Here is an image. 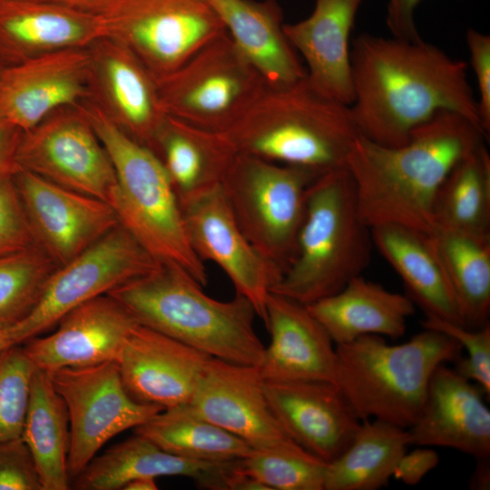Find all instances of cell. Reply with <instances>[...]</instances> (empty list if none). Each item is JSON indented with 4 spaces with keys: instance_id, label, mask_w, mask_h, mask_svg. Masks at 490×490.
Here are the masks:
<instances>
[{
    "instance_id": "cell-1",
    "label": "cell",
    "mask_w": 490,
    "mask_h": 490,
    "mask_svg": "<svg viewBox=\"0 0 490 490\" xmlns=\"http://www.w3.org/2000/svg\"><path fill=\"white\" fill-rule=\"evenodd\" d=\"M350 54L354 98L349 108L364 137L402 145L441 111L457 113L482 130L466 62L423 39L368 34L352 41Z\"/></svg>"
},
{
    "instance_id": "cell-2",
    "label": "cell",
    "mask_w": 490,
    "mask_h": 490,
    "mask_svg": "<svg viewBox=\"0 0 490 490\" xmlns=\"http://www.w3.org/2000/svg\"><path fill=\"white\" fill-rule=\"evenodd\" d=\"M486 138L471 121L450 111L436 113L398 146L380 144L358 133L345 168L354 183L361 220L369 228L398 224L431 234L443 181Z\"/></svg>"
},
{
    "instance_id": "cell-3",
    "label": "cell",
    "mask_w": 490,
    "mask_h": 490,
    "mask_svg": "<svg viewBox=\"0 0 490 490\" xmlns=\"http://www.w3.org/2000/svg\"><path fill=\"white\" fill-rule=\"evenodd\" d=\"M180 265L156 266L107 293L141 325L212 358L259 366L264 348L254 328L252 304L237 294L228 301L208 296Z\"/></svg>"
},
{
    "instance_id": "cell-4",
    "label": "cell",
    "mask_w": 490,
    "mask_h": 490,
    "mask_svg": "<svg viewBox=\"0 0 490 490\" xmlns=\"http://www.w3.org/2000/svg\"><path fill=\"white\" fill-rule=\"evenodd\" d=\"M224 132L240 153L320 175L345 167L358 134L349 106L318 92L306 76L285 86L267 84Z\"/></svg>"
},
{
    "instance_id": "cell-5",
    "label": "cell",
    "mask_w": 490,
    "mask_h": 490,
    "mask_svg": "<svg viewBox=\"0 0 490 490\" xmlns=\"http://www.w3.org/2000/svg\"><path fill=\"white\" fill-rule=\"evenodd\" d=\"M462 348L451 337L424 328L401 344L365 335L336 345L339 387L357 416L409 428L423 409L436 368L456 361Z\"/></svg>"
},
{
    "instance_id": "cell-6",
    "label": "cell",
    "mask_w": 490,
    "mask_h": 490,
    "mask_svg": "<svg viewBox=\"0 0 490 490\" xmlns=\"http://www.w3.org/2000/svg\"><path fill=\"white\" fill-rule=\"evenodd\" d=\"M372 246L349 172L345 167L325 172L309 188L295 255L270 292L305 305L330 296L361 275Z\"/></svg>"
},
{
    "instance_id": "cell-7",
    "label": "cell",
    "mask_w": 490,
    "mask_h": 490,
    "mask_svg": "<svg viewBox=\"0 0 490 490\" xmlns=\"http://www.w3.org/2000/svg\"><path fill=\"white\" fill-rule=\"evenodd\" d=\"M83 105L115 172L119 223L156 260L174 262L207 285L205 264L190 244L180 201L158 157L93 103Z\"/></svg>"
},
{
    "instance_id": "cell-8",
    "label": "cell",
    "mask_w": 490,
    "mask_h": 490,
    "mask_svg": "<svg viewBox=\"0 0 490 490\" xmlns=\"http://www.w3.org/2000/svg\"><path fill=\"white\" fill-rule=\"evenodd\" d=\"M318 176L238 152L220 184L245 237L281 276L295 255L308 191Z\"/></svg>"
},
{
    "instance_id": "cell-9",
    "label": "cell",
    "mask_w": 490,
    "mask_h": 490,
    "mask_svg": "<svg viewBox=\"0 0 490 490\" xmlns=\"http://www.w3.org/2000/svg\"><path fill=\"white\" fill-rule=\"evenodd\" d=\"M156 81L167 115L218 132L230 128L267 85L228 33Z\"/></svg>"
},
{
    "instance_id": "cell-10",
    "label": "cell",
    "mask_w": 490,
    "mask_h": 490,
    "mask_svg": "<svg viewBox=\"0 0 490 490\" xmlns=\"http://www.w3.org/2000/svg\"><path fill=\"white\" fill-rule=\"evenodd\" d=\"M101 18L104 35L131 50L156 80L227 34L209 0H118Z\"/></svg>"
},
{
    "instance_id": "cell-11",
    "label": "cell",
    "mask_w": 490,
    "mask_h": 490,
    "mask_svg": "<svg viewBox=\"0 0 490 490\" xmlns=\"http://www.w3.org/2000/svg\"><path fill=\"white\" fill-rule=\"evenodd\" d=\"M17 169L111 205L117 180L111 159L83 103L57 109L23 132Z\"/></svg>"
},
{
    "instance_id": "cell-12",
    "label": "cell",
    "mask_w": 490,
    "mask_h": 490,
    "mask_svg": "<svg viewBox=\"0 0 490 490\" xmlns=\"http://www.w3.org/2000/svg\"><path fill=\"white\" fill-rule=\"evenodd\" d=\"M158 262L121 224L50 276L34 309L10 326L16 345L56 325L75 307L152 270Z\"/></svg>"
},
{
    "instance_id": "cell-13",
    "label": "cell",
    "mask_w": 490,
    "mask_h": 490,
    "mask_svg": "<svg viewBox=\"0 0 490 490\" xmlns=\"http://www.w3.org/2000/svg\"><path fill=\"white\" fill-rule=\"evenodd\" d=\"M51 373L69 416L68 472L73 480L116 435L136 428L161 407L141 404L127 393L115 361L64 368Z\"/></svg>"
},
{
    "instance_id": "cell-14",
    "label": "cell",
    "mask_w": 490,
    "mask_h": 490,
    "mask_svg": "<svg viewBox=\"0 0 490 490\" xmlns=\"http://www.w3.org/2000/svg\"><path fill=\"white\" fill-rule=\"evenodd\" d=\"M181 204L190 244L204 262L217 264L264 322L266 301L281 272L268 262L245 237L221 186Z\"/></svg>"
},
{
    "instance_id": "cell-15",
    "label": "cell",
    "mask_w": 490,
    "mask_h": 490,
    "mask_svg": "<svg viewBox=\"0 0 490 490\" xmlns=\"http://www.w3.org/2000/svg\"><path fill=\"white\" fill-rule=\"evenodd\" d=\"M257 366L211 357L189 405L255 451L301 448L284 432L266 398Z\"/></svg>"
},
{
    "instance_id": "cell-16",
    "label": "cell",
    "mask_w": 490,
    "mask_h": 490,
    "mask_svg": "<svg viewBox=\"0 0 490 490\" xmlns=\"http://www.w3.org/2000/svg\"><path fill=\"white\" fill-rule=\"evenodd\" d=\"M13 178L35 246L58 267L120 224L113 207L102 200L21 169Z\"/></svg>"
},
{
    "instance_id": "cell-17",
    "label": "cell",
    "mask_w": 490,
    "mask_h": 490,
    "mask_svg": "<svg viewBox=\"0 0 490 490\" xmlns=\"http://www.w3.org/2000/svg\"><path fill=\"white\" fill-rule=\"evenodd\" d=\"M89 98L114 125L151 149L166 117L157 81L118 41L102 36L88 47Z\"/></svg>"
},
{
    "instance_id": "cell-18",
    "label": "cell",
    "mask_w": 490,
    "mask_h": 490,
    "mask_svg": "<svg viewBox=\"0 0 490 490\" xmlns=\"http://www.w3.org/2000/svg\"><path fill=\"white\" fill-rule=\"evenodd\" d=\"M87 48L62 50L0 70V113L23 132L89 98Z\"/></svg>"
},
{
    "instance_id": "cell-19",
    "label": "cell",
    "mask_w": 490,
    "mask_h": 490,
    "mask_svg": "<svg viewBox=\"0 0 490 490\" xmlns=\"http://www.w3.org/2000/svg\"><path fill=\"white\" fill-rule=\"evenodd\" d=\"M263 387L287 436L328 464L347 448L361 423L335 383L264 380Z\"/></svg>"
},
{
    "instance_id": "cell-20",
    "label": "cell",
    "mask_w": 490,
    "mask_h": 490,
    "mask_svg": "<svg viewBox=\"0 0 490 490\" xmlns=\"http://www.w3.org/2000/svg\"><path fill=\"white\" fill-rule=\"evenodd\" d=\"M211 356L137 324L116 361L130 397L162 409L189 404Z\"/></svg>"
},
{
    "instance_id": "cell-21",
    "label": "cell",
    "mask_w": 490,
    "mask_h": 490,
    "mask_svg": "<svg viewBox=\"0 0 490 490\" xmlns=\"http://www.w3.org/2000/svg\"><path fill=\"white\" fill-rule=\"evenodd\" d=\"M137 324L114 299L102 295L75 307L52 334L34 337L23 348L36 368L49 372L116 362Z\"/></svg>"
},
{
    "instance_id": "cell-22",
    "label": "cell",
    "mask_w": 490,
    "mask_h": 490,
    "mask_svg": "<svg viewBox=\"0 0 490 490\" xmlns=\"http://www.w3.org/2000/svg\"><path fill=\"white\" fill-rule=\"evenodd\" d=\"M485 392L454 368L434 371L423 409L407 428L410 446L452 448L476 460L490 456V410Z\"/></svg>"
},
{
    "instance_id": "cell-23",
    "label": "cell",
    "mask_w": 490,
    "mask_h": 490,
    "mask_svg": "<svg viewBox=\"0 0 490 490\" xmlns=\"http://www.w3.org/2000/svg\"><path fill=\"white\" fill-rule=\"evenodd\" d=\"M264 324L270 342L258 366L263 380L336 382V345L307 305L270 292Z\"/></svg>"
},
{
    "instance_id": "cell-24",
    "label": "cell",
    "mask_w": 490,
    "mask_h": 490,
    "mask_svg": "<svg viewBox=\"0 0 490 490\" xmlns=\"http://www.w3.org/2000/svg\"><path fill=\"white\" fill-rule=\"evenodd\" d=\"M239 460L203 462L171 454L148 438L134 436L95 456L73 480L77 490H117L138 477L178 475L210 490H232Z\"/></svg>"
},
{
    "instance_id": "cell-25",
    "label": "cell",
    "mask_w": 490,
    "mask_h": 490,
    "mask_svg": "<svg viewBox=\"0 0 490 490\" xmlns=\"http://www.w3.org/2000/svg\"><path fill=\"white\" fill-rule=\"evenodd\" d=\"M364 0H315L305 19L284 24L289 43L306 64L309 83L322 94L353 102L350 34Z\"/></svg>"
},
{
    "instance_id": "cell-26",
    "label": "cell",
    "mask_w": 490,
    "mask_h": 490,
    "mask_svg": "<svg viewBox=\"0 0 490 490\" xmlns=\"http://www.w3.org/2000/svg\"><path fill=\"white\" fill-rule=\"evenodd\" d=\"M104 35L102 18L45 0H0V63L87 48Z\"/></svg>"
},
{
    "instance_id": "cell-27",
    "label": "cell",
    "mask_w": 490,
    "mask_h": 490,
    "mask_svg": "<svg viewBox=\"0 0 490 490\" xmlns=\"http://www.w3.org/2000/svg\"><path fill=\"white\" fill-rule=\"evenodd\" d=\"M234 44L270 86H285L306 76L283 29L278 0H209Z\"/></svg>"
},
{
    "instance_id": "cell-28",
    "label": "cell",
    "mask_w": 490,
    "mask_h": 490,
    "mask_svg": "<svg viewBox=\"0 0 490 490\" xmlns=\"http://www.w3.org/2000/svg\"><path fill=\"white\" fill-rule=\"evenodd\" d=\"M180 203L220 186L238 152L224 132L166 115L152 148Z\"/></svg>"
},
{
    "instance_id": "cell-29",
    "label": "cell",
    "mask_w": 490,
    "mask_h": 490,
    "mask_svg": "<svg viewBox=\"0 0 490 490\" xmlns=\"http://www.w3.org/2000/svg\"><path fill=\"white\" fill-rule=\"evenodd\" d=\"M335 345L365 335L402 337L415 313L409 296L388 290L379 283L353 278L338 292L307 305Z\"/></svg>"
},
{
    "instance_id": "cell-30",
    "label": "cell",
    "mask_w": 490,
    "mask_h": 490,
    "mask_svg": "<svg viewBox=\"0 0 490 490\" xmlns=\"http://www.w3.org/2000/svg\"><path fill=\"white\" fill-rule=\"evenodd\" d=\"M370 230L373 245L400 276L409 298L426 316L466 326L429 235L398 224H381Z\"/></svg>"
},
{
    "instance_id": "cell-31",
    "label": "cell",
    "mask_w": 490,
    "mask_h": 490,
    "mask_svg": "<svg viewBox=\"0 0 490 490\" xmlns=\"http://www.w3.org/2000/svg\"><path fill=\"white\" fill-rule=\"evenodd\" d=\"M22 437L34 460L43 490L70 489L68 411L49 371L35 368Z\"/></svg>"
},
{
    "instance_id": "cell-32",
    "label": "cell",
    "mask_w": 490,
    "mask_h": 490,
    "mask_svg": "<svg viewBox=\"0 0 490 490\" xmlns=\"http://www.w3.org/2000/svg\"><path fill=\"white\" fill-rule=\"evenodd\" d=\"M408 446L407 428L378 419L362 420L347 448L328 464L324 490L386 486Z\"/></svg>"
},
{
    "instance_id": "cell-33",
    "label": "cell",
    "mask_w": 490,
    "mask_h": 490,
    "mask_svg": "<svg viewBox=\"0 0 490 490\" xmlns=\"http://www.w3.org/2000/svg\"><path fill=\"white\" fill-rule=\"evenodd\" d=\"M429 237L466 326H485L490 313V236L436 228Z\"/></svg>"
},
{
    "instance_id": "cell-34",
    "label": "cell",
    "mask_w": 490,
    "mask_h": 490,
    "mask_svg": "<svg viewBox=\"0 0 490 490\" xmlns=\"http://www.w3.org/2000/svg\"><path fill=\"white\" fill-rule=\"evenodd\" d=\"M162 449L203 462L243 459L253 449L244 441L198 414L189 404L162 409L134 428Z\"/></svg>"
},
{
    "instance_id": "cell-35",
    "label": "cell",
    "mask_w": 490,
    "mask_h": 490,
    "mask_svg": "<svg viewBox=\"0 0 490 490\" xmlns=\"http://www.w3.org/2000/svg\"><path fill=\"white\" fill-rule=\"evenodd\" d=\"M435 229L490 236V155L485 143L451 170L434 207Z\"/></svg>"
},
{
    "instance_id": "cell-36",
    "label": "cell",
    "mask_w": 490,
    "mask_h": 490,
    "mask_svg": "<svg viewBox=\"0 0 490 490\" xmlns=\"http://www.w3.org/2000/svg\"><path fill=\"white\" fill-rule=\"evenodd\" d=\"M57 267L35 245L0 256V326L17 323L34 309Z\"/></svg>"
},
{
    "instance_id": "cell-37",
    "label": "cell",
    "mask_w": 490,
    "mask_h": 490,
    "mask_svg": "<svg viewBox=\"0 0 490 490\" xmlns=\"http://www.w3.org/2000/svg\"><path fill=\"white\" fill-rule=\"evenodd\" d=\"M242 473L267 490H324L328 463L303 448L255 451L239 460Z\"/></svg>"
},
{
    "instance_id": "cell-38",
    "label": "cell",
    "mask_w": 490,
    "mask_h": 490,
    "mask_svg": "<svg viewBox=\"0 0 490 490\" xmlns=\"http://www.w3.org/2000/svg\"><path fill=\"white\" fill-rule=\"evenodd\" d=\"M34 370L20 345L0 352V441L22 436Z\"/></svg>"
},
{
    "instance_id": "cell-39",
    "label": "cell",
    "mask_w": 490,
    "mask_h": 490,
    "mask_svg": "<svg viewBox=\"0 0 490 490\" xmlns=\"http://www.w3.org/2000/svg\"><path fill=\"white\" fill-rule=\"evenodd\" d=\"M423 328L440 331L455 340L466 351L455 361L454 368L467 379L477 384L489 397L490 395V326L479 328L426 316Z\"/></svg>"
},
{
    "instance_id": "cell-40",
    "label": "cell",
    "mask_w": 490,
    "mask_h": 490,
    "mask_svg": "<svg viewBox=\"0 0 490 490\" xmlns=\"http://www.w3.org/2000/svg\"><path fill=\"white\" fill-rule=\"evenodd\" d=\"M13 176L0 182V256L35 245Z\"/></svg>"
},
{
    "instance_id": "cell-41",
    "label": "cell",
    "mask_w": 490,
    "mask_h": 490,
    "mask_svg": "<svg viewBox=\"0 0 490 490\" xmlns=\"http://www.w3.org/2000/svg\"><path fill=\"white\" fill-rule=\"evenodd\" d=\"M0 490H43L34 460L22 436L0 441Z\"/></svg>"
},
{
    "instance_id": "cell-42",
    "label": "cell",
    "mask_w": 490,
    "mask_h": 490,
    "mask_svg": "<svg viewBox=\"0 0 490 490\" xmlns=\"http://www.w3.org/2000/svg\"><path fill=\"white\" fill-rule=\"evenodd\" d=\"M466 41L479 94L476 102L480 125L488 136L490 132V36L469 28L466 34Z\"/></svg>"
},
{
    "instance_id": "cell-43",
    "label": "cell",
    "mask_w": 490,
    "mask_h": 490,
    "mask_svg": "<svg viewBox=\"0 0 490 490\" xmlns=\"http://www.w3.org/2000/svg\"><path fill=\"white\" fill-rule=\"evenodd\" d=\"M438 462V454L429 446L407 450L397 462L393 477L407 485H415L436 468Z\"/></svg>"
},
{
    "instance_id": "cell-44",
    "label": "cell",
    "mask_w": 490,
    "mask_h": 490,
    "mask_svg": "<svg viewBox=\"0 0 490 490\" xmlns=\"http://www.w3.org/2000/svg\"><path fill=\"white\" fill-rule=\"evenodd\" d=\"M421 0H388L386 24L391 36L407 41H420L415 12Z\"/></svg>"
},
{
    "instance_id": "cell-45",
    "label": "cell",
    "mask_w": 490,
    "mask_h": 490,
    "mask_svg": "<svg viewBox=\"0 0 490 490\" xmlns=\"http://www.w3.org/2000/svg\"><path fill=\"white\" fill-rule=\"evenodd\" d=\"M23 131L0 113V182L17 170L16 153Z\"/></svg>"
},
{
    "instance_id": "cell-46",
    "label": "cell",
    "mask_w": 490,
    "mask_h": 490,
    "mask_svg": "<svg viewBox=\"0 0 490 490\" xmlns=\"http://www.w3.org/2000/svg\"><path fill=\"white\" fill-rule=\"evenodd\" d=\"M53 2L66 7L81 11L83 13L103 15L106 13L118 0H45Z\"/></svg>"
},
{
    "instance_id": "cell-47",
    "label": "cell",
    "mask_w": 490,
    "mask_h": 490,
    "mask_svg": "<svg viewBox=\"0 0 490 490\" xmlns=\"http://www.w3.org/2000/svg\"><path fill=\"white\" fill-rule=\"evenodd\" d=\"M478 466L472 478V485L478 489H485L489 485V458L479 459Z\"/></svg>"
},
{
    "instance_id": "cell-48",
    "label": "cell",
    "mask_w": 490,
    "mask_h": 490,
    "mask_svg": "<svg viewBox=\"0 0 490 490\" xmlns=\"http://www.w3.org/2000/svg\"><path fill=\"white\" fill-rule=\"evenodd\" d=\"M122 490H156L158 485L155 477H138L127 482Z\"/></svg>"
},
{
    "instance_id": "cell-49",
    "label": "cell",
    "mask_w": 490,
    "mask_h": 490,
    "mask_svg": "<svg viewBox=\"0 0 490 490\" xmlns=\"http://www.w3.org/2000/svg\"><path fill=\"white\" fill-rule=\"evenodd\" d=\"M13 345L16 344L10 326H0V352Z\"/></svg>"
},
{
    "instance_id": "cell-50",
    "label": "cell",
    "mask_w": 490,
    "mask_h": 490,
    "mask_svg": "<svg viewBox=\"0 0 490 490\" xmlns=\"http://www.w3.org/2000/svg\"><path fill=\"white\" fill-rule=\"evenodd\" d=\"M2 67H3V65H2L1 63H0V70L2 69Z\"/></svg>"
}]
</instances>
